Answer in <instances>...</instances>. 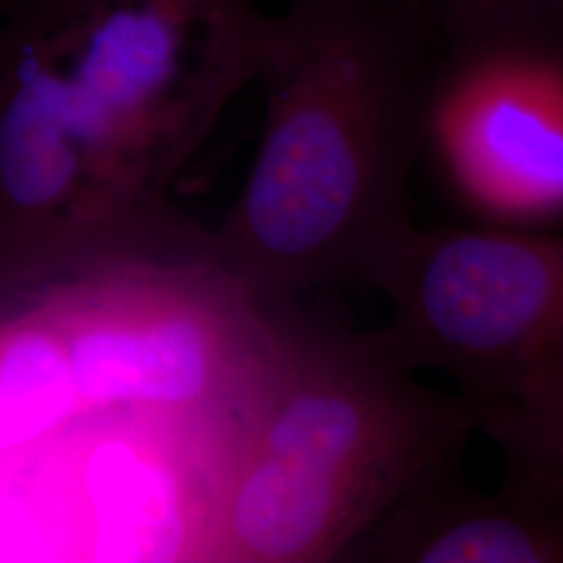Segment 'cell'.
<instances>
[{
  "label": "cell",
  "mask_w": 563,
  "mask_h": 563,
  "mask_svg": "<svg viewBox=\"0 0 563 563\" xmlns=\"http://www.w3.org/2000/svg\"><path fill=\"white\" fill-rule=\"evenodd\" d=\"M260 0H21L0 15V290L197 251L169 188L255 84Z\"/></svg>",
  "instance_id": "1"
},
{
  "label": "cell",
  "mask_w": 563,
  "mask_h": 563,
  "mask_svg": "<svg viewBox=\"0 0 563 563\" xmlns=\"http://www.w3.org/2000/svg\"><path fill=\"white\" fill-rule=\"evenodd\" d=\"M444 53L409 0H288L255 81L262 142L209 255L265 305L380 288L418 228L411 180Z\"/></svg>",
  "instance_id": "2"
},
{
  "label": "cell",
  "mask_w": 563,
  "mask_h": 563,
  "mask_svg": "<svg viewBox=\"0 0 563 563\" xmlns=\"http://www.w3.org/2000/svg\"><path fill=\"white\" fill-rule=\"evenodd\" d=\"M472 434L462 397L418 383L367 332L288 305L223 446L202 562H349L407 493L460 465Z\"/></svg>",
  "instance_id": "3"
},
{
  "label": "cell",
  "mask_w": 563,
  "mask_h": 563,
  "mask_svg": "<svg viewBox=\"0 0 563 563\" xmlns=\"http://www.w3.org/2000/svg\"><path fill=\"white\" fill-rule=\"evenodd\" d=\"M288 305L253 297L205 246L90 265L42 286L32 309L65 349L80 418L146 416L223 446L272 365Z\"/></svg>",
  "instance_id": "4"
},
{
  "label": "cell",
  "mask_w": 563,
  "mask_h": 563,
  "mask_svg": "<svg viewBox=\"0 0 563 563\" xmlns=\"http://www.w3.org/2000/svg\"><path fill=\"white\" fill-rule=\"evenodd\" d=\"M378 290L390 318L369 341L470 405L563 369L562 232L416 228Z\"/></svg>",
  "instance_id": "5"
},
{
  "label": "cell",
  "mask_w": 563,
  "mask_h": 563,
  "mask_svg": "<svg viewBox=\"0 0 563 563\" xmlns=\"http://www.w3.org/2000/svg\"><path fill=\"white\" fill-rule=\"evenodd\" d=\"M422 162L470 225L562 232L563 51L444 57Z\"/></svg>",
  "instance_id": "6"
},
{
  "label": "cell",
  "mask_w": 563,
  "mask_h": 563,
  "mask_svg": "<svg viewBox=\"0 0 563 563\" xmlns=\"http://www.w3.org/2000/svg\"><path fill=\"white\" fill-rule=\"evenodd\" d=\"M349 562L563 563V484L507 472L481 490L446 470L407 493Z\"/></svg>",
  "instance_id": "7"
},
{
  "label": "cell",
  "mask_w": 563,
  "mask_h": 563,
  "mask_svg": "<svg viewBox=\"0 0 563 563\" xmlns=\"http://www.w3.org/2000/svg\"><path fill=\"white\" fill-rule=\"evenodd\" d=\"M78 418V390L57 332L32 307L0 320V467L23 470Z\"/></svg>",
  "instance_id": "8"
},
{
  "label": "cell",
  "mask_w": 563,
  "mask_h": 563,
  "mask_svg": "<svg viewBox=\"0 0 563 563\" xmlns=\"http://www.w3.org/2000/svg\"><path fill=\"white\" fill-rule=\"evenodd\" d=\"M446 59L563 51V0H409Z\"/></svg>",
  "instance_id": "9"
},
{
  "label": "cell",
  "mask_w": 563,
  "mask_h": 563,
  "mask_svg": "<svg viewBox=\"0 0 563 563\" xmlns=\"http://www.w3.org/2000/svg\"><path fill=\"white\" fill-rule=\"evenodd\" d=\"M467 407L474 432L501 451L507 472L563 484V369Z\"/></svg>",
  "instance_id": "10"
},
{
  "label": "cell",
  "mask_w": 563,
  "mask_h": 563,
  "mask_svg": "<svg viewBox=\"0 0 563 563\" xmlns=\"http://www.w3.org/2000/svg\"><path fill=\"white\" fill-rule=\"evenodd\" d=\"M21 0H0V15H4V13H9L13 7H18Z\"/></svg>",
  "instance_id": "11"
}]
</instances>
